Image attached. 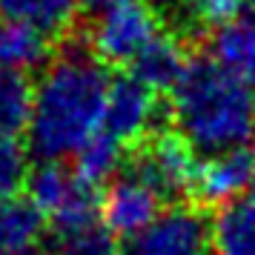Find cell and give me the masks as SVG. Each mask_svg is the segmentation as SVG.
<instances>
[{"label": "cell", "mask_w": 255, "mask_h": 255, "mask_svg": "<svg viewBox=\"0 0 255 255\" xmlns=\"http://www.w3.org/2000/svg\"><path fill=\"white\" fill-rule=\"evenodd\" d=\"M112 89L109 66L86 46H69L43 66L32 92L29 149L40 161L75 158L101 132Z\"/></svg>", "instance_id": "6da1fadb"}, {"label": "cell", "mask_w": 255, "mask_h": 255, "mask_svg": "<svg viewBox=\"0 0 255 255\" xmlns=\"http://www.w3.org/2000/svg\"><path fill=\"white\" fill-rule=\"evenodd\" d=\"M169 118L175 135L207 158L241 149L255 138V86L212 58H192L172 86Z\"/></svg>", "instance_id": "7a4b0ae2"}, {"label": "cell", "mask_w": 255, "mask_h": 255, "mask_svg": "<svg viewBox=\"0 0 255 255\" xmlns=\"http://www.w3.org/2000/svg\"><path fill=\"white\" fill-rule=\"evenodd\" d=\"M26 192L58 235L92 227L101 218V195L95 192V186L63 163L43 161L37 169H32Z\"/></svg>", "instance_id": "3957f363"}, {"label": "cell", "mask_w": 255, "mask_h": 255, "mask_svg": "<svg viewBox=\"0 0 255 255\" xmlns=\"http://www.w3.org/2000/svg\"><path fill=\"white\" fill-rule=\"evenodd\" d=\"M158 35V14L149 0H115L98 12L89 43L95 55L109 66L132 63Z\"/></svg>", "instance_id": "277c9868"}, {"label": "cell", "mask_w": 255, "mask_h": 255, "mask_svg": "<svg viewBox=\"0 0 255 255\" xmlns=\"http://www.w3.org/2000/svg\"><path fill=\"white\" fill-rule=\"evenodd\" d=\"M127 255H212V221L195 207H169L129 241Z\"/></svg>", "instance_id": "5b68a950"}, {"label": "cell", "mask_w": 255, "mask_h": 255, "mask_svg": "<svg viewBox=\"0 0 255 255\" xmlns=\"http://www.w3.org/2000/svg\"><path fill=\"white\" fill-rule=\"evenodd\" d=\"M161 212H163V195L132 169L118 175L115 181H109L106 192L101 195L104 227L112 235L129 238V241L135 235H140Z\"/></svg>", "instance_id": "8992f818"}, {"label": "cell", "mask_w": 255, "mask_h": 255, "mask_svg": "<svg viewBox=\"0 0 255 255\" xmlns=\"http://www.w3.org/2000/svg\"><path fill=\"white\" fill-rule=\"evenodd\" d=\"M198 166L201 163L189 143H184L178 135H158L140 146L132 163V172L149 181L166 201V198H178L195 189Z\"/></svg>", "instance_id": "52a82bcc"}, {"label": "cell", "mask_w": 255, "mask_h": 255, "mask_svg": "<svg viewBox=\"0 0 255 255\" xmlns=\"http://www.w3.org/2000/svg\"><path fill=\"white\" fill-rule=\"evenodd\" d=\"M158 121V101L149 86L129 78H115L109 98H106L101 132L118 140L121 146L138 143L149 135V129Z\"/></svg>", "instance_id": "ba28073f"}, {"label": "cell", "mask_w": 255, "mask_h": 255, "mask_svg": "<svg viewBox=\"0 0 255 255\" xmlns=\"http://www.w3.org/2000/svg\"><path fill=\"white\" fill-rule=\"evenodd\" d=\"M255 178V155L247 146L241 149H227L218 155H209L201 161L195 178V192L207 204H232L241 201V195L253 186Z\"/></svg>", "instance_id": "9c48e42d"}, {"label": "cell", "mask_w": 255, "mask_h": 255, "mask_svg": "<svg viewBox=\"0 0 255 255\" xmlns=\"http://www.w3.org/2000/svg\"><path fill=\"white\" fill-rule=\"evenodd\" d=\"M209 55L221 69L255 86V0H247L235 20L212 29Z\"/></svg>", "instance_id": "30bf717a"}, {"label": "cell", "mask_w": 255, "mask_h": 255, "mask_svg": "<svg viewBox=\"0 0 255 255\" xmlns=\"http://www.w3.org/2000/svg\"><path fill=\"white\" fill-rule=\"evenodd\" d=\"M186 63H189V58L184 55L181 43L172 35L161 32L129 63V69H132V78L140 81L143 86H149L152 92H172L178 78L184 75Z\"/></svg>", "instance_id": "8fae6325"}, {"label": "cell", "mask_w": 255, "mask_h": 255, "mask_svg": "<svg viewBox=\"0 0 255 255\" xmlns=\"http://www.w3.org/2000/svg\"><path fill=\"white\" fill-rule=\"evenodd\" d=\"M78 9L81 0H0V20L23 23L52 40L75 26Z\"/></svg>", "instance_id": "7c38bea8"}, {"label": "cell", "mask_w": 255, "mask_h": 255, "mask_svg": "<svg viewBox=\"0 0 255 255\" xmlns=\"http://www.w3.org/2000/svg\"><path fill=\"white\" fill-rule=\"evenodd\" d=\"M43 215L29 198L0 195V255L35 253L43 235Z\"/></svg>", "instance_id": "4fadbf2b"}, {"label": "cell", "mask_w": 255, "mask_h": 255, "mask_svg": "<svg viewBox=\"0 0 255 255\" xmlns=\"http://www.w3.org/2000/svg\"><path fill=\"white\" fill-rule=\"evenodd\" d=\"M49 63V37L23 23L0 20V72L29 75Z\"/></svg>", "instance_id": "5bb4252c"}, {"label": "cell", "mask_w": 255, "mask_h": 255, "mask_svg": "<svg viewBox=\"0 0 255 255\" xmlns=\"http://www.w3.org/2000/svg\"><path fill=\"white\" fill-rule=\"evenodd\" d=\"M212 255H255V201H232L212 221Z\"/></svg>", "instance_id": "9a60e30c"}, {"label": "cell", "mask_w": 255, "mask_h": 255, "mask_svg": "<svg viewBox=\"0 0 255 255\" xmlns=\"http://www.w3.org/2000/svg\"><path fill=\"white\" fill-rule=\"evenodd\" d=\"M124 149L118 140H112L109 135L98 132L78 155H75V172L81 175L86 184H104V181H115L124 163Z\"/></svg>", "instance_id": "2e32d148"}, {"label": "cell", "mask_w": 255, "mask_h": 255, "mask_svg": "<svg viewBox=\"0 0 255 255\" xmlns=\"http://www.w3.org/2000/svg\"><path fill=\"white\" fill-rule=\"evenodd\" d=\"M35 86L23 75L0 72V138H17L29 129Z\"/></svg>", "instance_id": "e0dca14e"}, {"label": "cell", "mask_w": 255, "mask_h": 255, "mask_svg": "<svg viewBox=\"0 0 255 255\" xmlns=\"http://www.w3.org/2000/svg\"><path fill=\"white\" fill-rule=\"evenodd\" d=\"M52 255H121V247L106 227L92 224V227L58 235Z\"/></svg>", "instance_id": "ac0fdd59"}, {"label": "cell", "mask_w": 255, "mask_h": 255, "mask_svg": "<svg viewBox=\"0 0 255 255\" xmlns=\"http://www.w3.org/2000/svg\"><path fill=\"white\" fill-rule=\"evenodd\" d=\"M29 152L17 138H0V195H17L29 184Z\"/></svg>", "instance_id": "d6986e66"}, {"label": "cell", "mask_w": 255, "mask_h": 255, "mask_svg": "<svg viewBox=\"0 0 255 255\" xmlns=\"http://www.w3.org/2000/svg\"><path fill=\"white\" fill-rule=\"evenodd\" d=\"M158 3H172L175 9H181V12H186L192 20H198V17H201V12L207 9L212 0H158Z\"/></svg>", "instance_id": "ffe728a7"}, {"label": "cell", "mask_w": 255, "mask_h": 255, "mask_svg": "<svg viewBox=\"0 0 255 255\" xmlns=\"http://www.w3.org/2000/svg\"><path fill=\"white\" fill-rule=\"evenodd\" d=\"M109 3H115V0H81L83 9H92V12H101V9H106Z\"/></svg>", "instance_id": "44dd1931"}, {"label": "cell", "mask_w": 255, "mask_h": 255, "mask_svg": "<svg viewBox=\"0 0 255 255\" xmlns=\"http://www.w3.org/2000/svg\"><path fill=\"white\" fill-rule=\"evenodd\" d=\"M250 201H255V178H253V186H250Z\"/></svg>", "instance_id": "7402d4cb"}, {"label": "cell", "mask_w": 255, "mask_h": 255, "mask_svg": "<svg viewBox=\"0 0 255 255\" xmlns=\"http://www.w3.org/2000/svg\"><path fill=\"white\" fill-rule=\"evenodd\" d=\"M29 255H40V253H37V250H35V253H29Z\"/></svg>", "instance_id": "603a6c76"}]
</instances>
